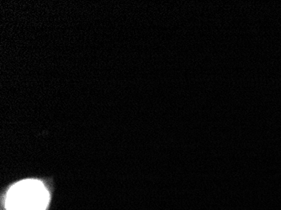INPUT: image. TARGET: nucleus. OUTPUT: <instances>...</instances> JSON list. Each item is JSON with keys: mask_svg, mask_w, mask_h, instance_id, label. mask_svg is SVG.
<instances>
[{"mask_svg": "<svg viewBox=\"0 0 281 210\" xmlns=\"http://www.w3.org/2000/svg\"><path fill=\"white\" fill-rule=\"evenodd\" d=\"M49 193L44 184L38 180L27 179L10 187L7 193V210H46Z\"/></svg>", "mask_w": 281, "mask_h": 210, "instance_id": "obj_1", "label": "nucleus"}]
</instances>
